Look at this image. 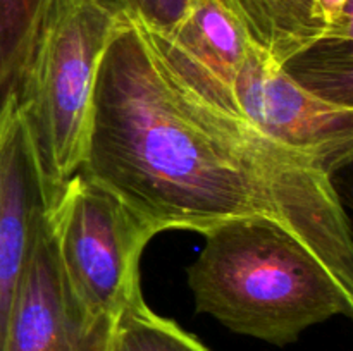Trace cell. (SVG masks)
<instances>
[{
  "label": "cell",
  "mask_w": 353,
  "mask_h": 351,
  "mask_svg": "<svg viewBox=\"0 0 353 351\" xmlns=\"http://www.w3.org/2000/svg\"><path fill=\"white\" fill-rule=\"evenodd\" d=\"M78 172L154 234L274 220L353 291L350 220L333 178L203 98L133 24L117 26L100 61Z\"/></svg>",
  "instance_id": "obj_1"
},
{
  "label": "cell",
  "mask_w": 353,
  "mask_h": 351,
  "mask_svg": "<svg viewBox=\"0 0 353 351\" xmlns=\"http://www.w3.org/2000/svg\"><path fill=\"white\" fill-rule=\"evenodd\" d=\"M203 236L188 284L196 310L228 329L285 346L316 323L352 315V289L274 220H228Z\"/></svg>",
  "instance_id": "obj_2"
},
{
  "label": "cell",
  "mask_w": 353,
  "mask_h": 351,
  "mask_svg": "<svg viewBox=\"0 0 353 351\" xmlns=\"http://www.w3.org/2000/svg\"><path fill=\"white\" fill-rule=\"evenodd\" d=\"M121 24L95 0H50L14 85L54 195L81 167L97 72Z\"/></svg>",
  "instance_id": "obj_3"
},
{
  "label": "cell",
  "mask_w": 353,
  "mask_h": 351,
  "mask_svg": "<svg viewBox=\"0 0 353 351\" xmlns=\"http://www.w3.org/2000/svg\"><path fill=\"white\" fill-rule=\"evenodd\" d=\"M48 222L76 301L97 319H119L141 296L138 265L155 234L117 196L81 172L55 195Z\"/></svg>",
  "instance_id": "obj_4"
},
{
  "label": "cell",
  "mask_w": 353,
  "mask_h": 351,
  "mask_svg": "<svg viewBox=\"0 0 353 351\" xmlns=\"http://www.w3.org/2000/svg\"><path fill=\"white\" fill-rule=\"evenodd\" d=\"M233 103L276 143L316 160L327 174L353 157V107L317 95L252 43L233 81Z\"/></svg>",
  "instance_id": "obj_5"
},
{
  "label": "cell",
  "mask_w": 353,
  "mask_h": 351,
  "mask_svg": "<svg viewBox=\"0 0 353 351\" xmlns=\"http://www.w3.org/2000/svg\"><path fill=\"white\" fill-rule=\"evenodd\" d=\"M116 322L76 301L47 213L14 296L3 351H112Z\"/></svg>",
  "instance_id": "obj_6"
},
{
  "label": "cell",
  "mask_w": 353,
  "mask_h": 351,
  "mask_svg": "<svg viewBox=\"0 0 353 351\" xmlns=\"http://www.w3.org/2000/svg\"><path fill=\"white\" fill-rule=\"evenodd\" d=\"M54 198L10 86L0 100V351L17 286Z\"/></svg>",
  "instance_id": "obj_7"
},
{
  "label": "cell",
  "mask_w": 353,
  "mask_h": 351,
  "mask_svg": "<svg viewBox=\"0 0 353 351\" xmlns=\"http://www.w3.org/2000/svg\"><path fill=\"white\" fill-rule=\"evenodd\" d=\"M147 34L168 64L196 93L236 114L231 88L252 41L219 0H195L185 19L168 36Z\"/></svg>",
  "instance_id": "obj_8"
},
{
  "label": "cell",
  "mask_w": 353,
  "mask_h": 351,
  "mask_svg": "<svg viewBox=\"0 0 353 351\" xmlns=\"http://www.w3.org/2000/svg\"><path fill=\"white\" fill-rule=\"evenodd\" d=\"M276 64H290L326 41L319 0H219Z\"/></svg>",
  "instance_id": "obj_9"
},
{
  "label": "cell",
  "mask_w": 353,
  "mask_h": 351,
  "mask_svg": "<svg viewBox=\"0 0 353 351\" xmlns=\"http://www.w3.org/2000/svg\"><path fill=\"white\" fill-rule=\"evenodd\" d=\"M112 351H209L172 320L155 315L143 296L134 298L116 322Z\"/></svg>",
  "instance_id": "obj_10"
},
{
  "label": "cell",
  "mask_w": 353,
  "mask_h": 351,
  "mask_svg": "<svg viewBox=\"0 0 353 351\" xmlns=\"http://www.w3.org/2000/svg\"><path fill=\"white\" fill-rule=\"evenodd\" d=\"M50 0H0V100L16 85Z\"/></svg>",
  "instance_id": "obj_11"
},
{
  "label": "cell",
  "mask_w": 353,
  "mask_h": 351,
  "mask_svg": "<svg viewBox=\"0 0 353 351\" xmlns=\"http://www.w3.org/2000/svg\"><path fill=\"white\" fill-rule=\"evenodd\" d=\"M117 21L157 36H168L185 19L195 0H95Z\"/></svg>",
  "instance_id": "obj_12"
},
{
  "label": "cell",
  "mask_w": 353,
  "mask_h": 351,
  "mask_svg": "<svg viewBox=\"0 0 353 351\" xmlns=\"http://www.w3.org/2000/svg\"><path fill=\"white\" fill-rule=\"evenodd\" d=\"M319 7L326 24V40L352 41V0H319Z\"/></svg>",
  "instance_id": "obj_13"
}]
</instances>
